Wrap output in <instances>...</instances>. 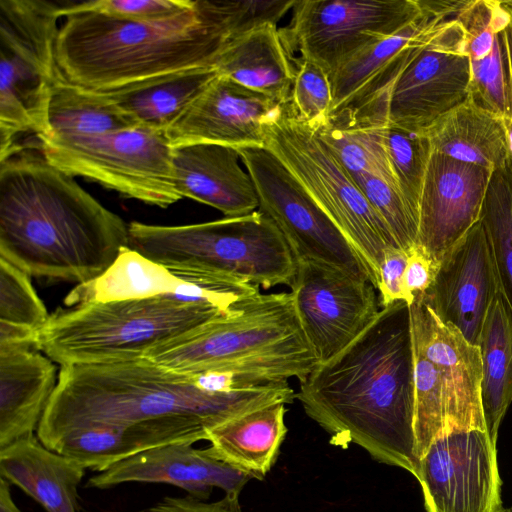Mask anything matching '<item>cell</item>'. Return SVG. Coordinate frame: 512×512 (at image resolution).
<instances>
[{
  "label": "cell",
  "mask_w": 512,
  "mask_h": 512,
  "mask_svg": "<svg viewBox=\"0 0 512 512\" xmlns=\"http://www.w3.org/2000/svg\"><path fill=\"white\" fill-rule=\"evenodd\" d=\"M507 135L508 154L512 162V118L503 119Z\"/></svg>",
  "instance_id": "cell-48"
},
{
  "label": "cell",
  "mask_w": 512,
  "mask_h": 512,
  "mask_svg": "<svg viewBox=\"0 0 512 512\" xmlns=\"http://www.w3.org/2000/svg\"><path fill=\"white\" fill-rule=\"evenodd\" d=\"M253 477L192 443L159 446L122 460L89 478L87 487L107 489L123 483H164L207 499L214 488L239 496Z\"/></svg>",
  "instance_id": "cell-21"
},
{
  "label": "cell",
  "mask_w": 512,
  "mask_h": 512,
  "mask_svg": "<svg viewBox=\"0 0 512 512\" xmlns=\"http://www.w3.org/2000/svg\"><path fill=\"white\" fill-rule=\"evenodd\" d=\"M439 266L418 245L409 251L408 262L404 275L407 305L415 298L424 296L434 283Z\"/></svg>",
  "instance_id": "cell-44"
},
{
  "label": "cell",
  "mask_w": 512,
  "mask_h": 512,
  "mask_svg": "<svg viewBox=\"0 0 512 512\" xmlns=\"http://www.w3.org/2000/svg\"><path fill=\"white\" fill-rule=\"evenodd\" d=\"M138 126L103 93L72 85L54 86L47 110V132L36 138L92 136Z\"/></svg>",
  "instance_id": "cell-32"
},
{
  "label": "cell",
  "mask_w": 512,
  "mask_h": 512,
  "mask_svg": "<svg viewBox=\"0 0 512 512\" xmlns=\"http://www.w3.org/2000/svg\"><path fill=\"white\" fill-rule=\"evenodd\" d=\"M187 285L165 267L125 247L101 276L78 284L66 297L65 305L183 295Z\"/></svg>",
  "instance_id": "cell-31"
},
{
  "label": "cell",
  "mask_w": 512,
  "mask_h": 512,
  "mask_svg": "<svg viewBox=\"0 0 512 512\" xmlns=\"http://www.w3.org/2000/svg\"><path fill=\"white\" fill-rule=\"evenodd\" d=\"M480 221L489 237L502 295L512 312V162L491 174Z\"/></svg>",
  "instance_id": "cell-33"
},
{
  "label": "cell",
  "mask_w": 512,
  "mask_h": 512,
  "mask_svg": "<svg viewBox=\"0 0 512 512\" xmlns=\"http://www.w3.org/2000/svg\"><path fill=\"white\" fill-rule=\"evenodd\" d=\"M195 0H93L62 4L61 13L98 12L134 21L163 20L188 11Z\"/></svg>",
  "instance_id": "cell-42"
},
{
  "label": "cell",
  "mask_w": 512,
  "mask_h": 512,
  "mask_svg": "<svg viewBox=\"0 0 512 512\" xmlns=\"http://www.w3.org/2000/svg\"><path fill=\"white\" fill-rule=\"evenodd\" d=\"M237 151L254 183L259 210L280 229L297 261L324 262L373 284L351 243L274 153L265 146Z\"/></svg>",
  "instance_id": "cell-13"
},
{
  "label": "cell",
  "mask_w": 512,
  "mask_h": 512,
  "mask_svg": "<svg viewBox=\"0 0 512 512\" xmlns=\"http://www.w3.org/2000/svg\"><path fill=\"white\" fill-rule=\"evenodd\" d=\"M49 317L31 276L0 257V323L37 334Z\"/></svg>",
  "instance_id": "cell-37"
},
{
  "label": "cell",
  "mask_w": 512,
  "mask_h": 512,
  "mask_svg": "<svg viewBox=\"0 0 512 512\" xmlns=\"http://www.w3.org/2000/svg\"><path fill=\"white\" fill-rule=\"evenodd\" d=\"M423 135L432 151L492 172L509 159L503 119L469 99L440 117Z\"/></svg>",
  "instance_id": "cell-28"
},
{
  "label": "cell",
  "mask_w": 512,
  "mask_h": 512,
  "mask_svg": "<svg viewBox=\"0 0 512 512\" xmlns=\"http://www.w3.org/2000/svg\"><path fill=\"white\" fill-rule=\"evenodd\" d=\"M353 178L387 225L398 247L409 252L417 243L419 220L398 186L370 174Z\"/></svg>",
  "instance_id": "cell-39"
},
{
  "label": "cell",
  "mask_w": 512,
  "mask_h": 512,
  "mask_svg": "<svg viewBox=\"0 0 512 512\" xmlns=\"http://www.w3.org/2000/svg\"><path fill=\"white\" fill-rule=\"evenodd\" d=\"M34 148L53 166L162 208L182 197L166 131L145 126L92 136L36 138Z\"/></svg>",
  "instance_id": "cell-10"
},
{
  "label": "cell",
  "mask_w": 512,
  "mask_h": 512,
  "mask_svg": "<svg viewBox=\"0 0 512 512\" xmlns=\"http://www.w3.org/2000/svg\"><path fill=\"white\" fill-rule=\"evenodd\" d=\"M408 308L412 345L435 366L441 378L446 435L487 431L479 347L456 327L443 322L423 296L415 298Z\"/></svg>",
  "instance_id": "cell-17"
},
{
  "label": "cell",
  "mask_w": 512,
  "mask_h": 512,
  "mask_svg": "<svg viewBox=\"0 0 512 512\" xmlns=\"http://www.w3.org/2000/svg\"><path fill=\"white\" fill-rule=\"evenodd\" d=\"M265 147L274 153L329 216L367 265L377 289L390 248H399L387 225L314 128L290 102L266 127Z\"/></svg>",
  "instance_id": "cell-9"
},
{
  "label": "cell",
  "mask_w": 512,
  "mask_h": 512,
  "mask_svg": "<svg viewBox=\"0 0 512 512\" xmlns=\"http://www.w3.org/2000/svg\"><path fill=\"white\" fill-rule=\"evenodd\" d=\"M128 224L33 145L0 160V257L31 277L83 284L128 247Z\"/></svg>",
  "instance_id": "cell-2"
},
{
  "label": "cell",
  "mask_w": 512,
  "mask_h": 512,
  "mask_svg": "<svg viewBox=\"0 0 512 512\" xmlns=\"http://www.w3.org/2000/svg\"><path fill=\"white\" fill-rule=\"evenodd\" d=\"M145 357L189 376L229 373L252 386L300 382L319 363L291 292H257L229 312L153 347Z\"/></svg>",
  "instance_id": "cell-5"
},
{
  "label": "cell",
  "mask_w": 512,
  "mask_h": 512,
  "mask_svg": "<svg viewBox=\"0 0 512 512\" xmlns=\"http://www.w3.org/2000/svg\"><path fill=\"white\" fill-rule=\"evenodd\" d=\"M423 10V0H296L290 24L280 33L290 54L298 51L330 76Z\"/></svg>",
  "instance_id": "cell-12"
},
{
  "label": "cell",
  "mask_w": 512,
  "mask_h": 512,
  "mask_svg": "<svg viewBox=\"0 0 512 512\" xmlns=\"http://www.w3.org/2000/svg\"><path fill=\"white\" fill-rule=\"evenodd\" d=\"M294 79L290 104L296 115L311 128L324 125L332 107V91L329 76L313 61L292 58Z\"/></svg>",
  "instance_id": "cell-40"
},
{
  "label": "cell",
  "mask_w": 512,
  "mask_h": 512,
  "mask_svg": "<svg viewBox=\"0 0 512 512\" xmlns=\"http://www.w3.org/2000/svg\"><path fill=\"white\" fill-rule=\"evenodd\" d=\"M56 385V366L36 347L0 346V449L37 431Z\"/></svg>",
  "instance_id": "cell-24"
},
{
  "label": "cell",
  "mask_w": 512,
  "mask_h": 512,
  "mask_svg": "<svg viewBox=\"0 0 512 512\" xmlns=\"http://www.w3.org/2000/svg\"><path fill=\"white\" fill-rule=\"evenodd\" d=\"M285 403L268 405L208 430V449L221 461L261 480L274 465L287 434Z\"/></svg>",
  "instance_id": "cell-27"
},
{
  "label": "cell",
  "mask_w": 512,
  "mask_h": 512,
  "mask_svg": "<svg viewBox=\"0 0 512 512\" xmlns=\"http://www.w3.org/2000/svg\"><path fill=\"white\" fill-rule=\"evenodd\" d=\"M283 106L218 74L166 134L173 147L200 143L235 149L264 147L266 127Z\"/></svg>",
  "instance_id": "cell-18"
},
{
  "label": "cell",
  "mask_w": 512,
  "mask_h": 512,
  "mask_svg": "<svg viewBox=\"0 0 512 512\" xmlns=\"http://www.w3.org/2000/svg\"><path fill=\"white\" fill-rule=\"evenodd\" d=\"M414 362L415 456L421 459L438 438L446 435L443 388L435 366L412 345Z\"/></svg>",
  "instance_id": "cell-35"
},
{
  "label": "cell",
  "mask_w": 512,
  "mask_h": 512,
  "mask_svg": "<svg viewBox=\"0 0 512 512\" xmlns=\"http://www.w3.org/2000/svg\"><path fill=\"white\" fill-rule=\"evenodd\" d=\"M384 143L392 172L406 202L418 216L423 183L432 154L425 135L415 134L387 125Z\"/></svg>",
  "instance_id": "cell-36"
},
{
  "label": "cell",
  "mask_w": 512,
  "mask_h": 512,
  "mask_svg": "<svg viewBox=\"0 0 512 512\" xmlns=\"http://www.w3.org/2000/svg\"><path fill=\"white\" fill-rule=\"evenodd\" d=\"M217 75L213 66L199 67L101 93L137 125L166 131Z\"/></svg>",
  "instance_id": "cell-29"
},
{
  "label": "cell",
  "mask_w": 512,
  "mask_h": 512,
  "mask_svg": "<svg viewBox=\"0 0 512 512\" xmlns=\"http://www.w3.org/2000/svg\"><path fill=\"white\" fill-rule=\"evenodd\" d=\"M277 24L231 39L213 67L219 75L285 105L290 102L294 66Z\"/></svg>",
  "instance_id": "cell-26"
},
{
  "label": "cell",
  "mask_w": 512,
  "mask_h": 512,
  "mask_svg": "<svg viewBox=\"0 0 512 512\" xmlns=\"http://www.w3.org/2000/svg\"><path fill=\"white\" fill-rule=\"evenodd\" d=\"M85 467L47 448L37 435L0 449V476L18 486L47 512H78V487Z\"/></svg>",
  "instance_id": "cell-25"
},
{
  "label": "cell",
  "mask_w": 512,
  "mask_h": 512,
  "mask_svg": "<svg viewBox=\"0 0 512 512\" xmlns=\"http://www.w3.org/2000/svg\"><path fill=\"white\" fill-rule=\"evenodd\" d=\"M470 59L456 15L409 62L394 84L387 125L423 135L440 117L468 99Z\"/></svg>",
  "instance_id": "cell-14"
},
{
  "label": "cell",
  "mask_w": 512,
  "mask_h": 512,
  "mask_svg": "<svg viewBox=\"0 0 512 512\" xmlns=\"http://www.w3.org/2000/svg\"><path fill=\"white\" fill-rule=\"evenodd\" d=\"M315 130L352 177L370 174L397 185L384 143V127H346L327 121Z\"/></svg>",
  "instance_id": "cell-34"
},
{
  "label": "cell",
  "mask_w": 512,
  "mask_h": 512,
  "mask_svg": "<svg viewBox=\"0 0 512 512\" xmlns=\"http://www.w3.org/2000/svg\"><path fill=\"white\" fill-rule=\"evenodd\" d=\"M128 247L194 284L238 279L263 289L291 286L298 261L262 211L177 226L128 224Z\"/></svg>",
  "instance_id": "cell-6"
},
{
  "label": "cell",
  "mask_w": 512,
  "mask_h": 512,
  "mask_svg": "<svg viewBox=\"0 0 512 512\" xmlns=\"http://www.w3.org/2000/svg\"><path fill=\"white\" fill-rule=\"evenodd\" d=\"M492 171L432 151L419 204L416 245L440 267L480 221Z\"/></svg>",
  "instance_id": "cell-19"
},
{
  "label": "cell",
  "mask_w": 512,
  "mask_h": 512,
  "mask_svg": "<svg viewBox=\"0 0 512 512\" xmlns=\"http://www.w3.org/2000/svg\"><path fill=\"white\" fill-rule=\"evenodd\" d=\"M237 149L217 144H189L173 148L176 189L187 197L237 217L256 211L254 183L239 163Z\"/></svg>",
  "instance_id": "cell-23"
},
{
  "label": "cell",
  "mask_w": 512,
  "mask_h": 512,
  "mask_svg": "<svg viewBox=\"0 0 512 512\" xmlns=\"http://www.w3.org/2000/svg\"><path fill=\"white\" fill-rule=\"evenodd\" d=\"M408 257L409 252L401 248H390L386 251L380 267L377 286L381 307L398 301H404L407 304L404 275Z\"/></svg>",
  "instance_id": "cell-43"
},
{
  "label": "cell",
  "mask_w": 512,
  "mask_h": 512,
  "mask_svg": "<svg viewBox=\"0 0 512 512\" xmlns=\"http://www.w3.org/2000/svg\"><path fill=\"white\" fill-rule=\"evenodd\" d=\"M295 394L288 381L209 391L197 376L171 371L146 357L65 365L36 432L47 447L79 428L126 426L171 416L196 417L211 429L268 405L290 404Z\"/></svg>",
  "instance_id": "cell-3"
},
{
  "label": "cell",
  "mask_w": 512,
  "mask_h": 512,
  "mask_svg": "<svg viewBox=\"0 0 512 512\" xmlns=\"http://www.w3.org/2000/svg\"><path fill=\"white\" fill-rule=\"evenodd\" d=\"M501 512H512V508H503Z\"/></svg>",
  "instance_id": "cell-49"
},
{
  "label": "cell",
  "mask_w": 512,
  "mask_h": 512,
  "mask_svg": "<svg viewBox=\"0 0 512 512\" xmlns=\"http://www.w3.org/2000/svg\"><path fill=\"white\" fill-rule=\"evenodd\" d=\"M0 512H21L12 499L10 483L0 478Z\"/></svg>",
  "instance_id": "cell-47"
},
{
  "label": "cell",
  "mask_w": 512,
  "mask_h": 512,
  "mask_svg": "<svg viewBox=\"0 0 512 512\" xmlns=\"http://www.w3.org/2000/svg\"><path fill=\"white\" fill-rule=\"evenodd\" d=\"M295 398L331 443L356 444L377 462L416 477L408 305L381 307L356 338L313 368Z\"/></svg>",
  "instance_id": "cell-1"
},
{
  "label": "cell",
  "mask_w": 512,
  "mask_h": 512,
  "mask_svg": "<svg viewBox=\"0 0 512 512\" xmlns=\"http://www.w3.org/2000/svg\"><path fill=\"white\" fill-rule=\"evenodd\" d=\"M141 512H242L239 496L227 495L214 502L187 495L184 497H165L157 504Z\"/></svg>",
  "instance_id": "cell-45"
},
{
  "label": "cell",
  "mask_w": 512,
  "mask_h": 512,
  "mask_svg": "<svg viewBox=\"0 0 512 512\" xmlns=\"http://www.w3.org/2000/svg\"><path fill=\"white\" fill-rule=\"evenodd\" d=\"M63 18L56 38L60 76L95 92L213 66L222 48L239 35L233 1L195 0L188 11L157 21L92 11Z\"/></svg>",
  "instance_id": "cell-4"
},
{
  "label": "cell",
  "mask_w": 512,
  "mask_h": 512,
  "mask_svg": "<svg viewBox=\"0 0 512 512\" xmlns=\"http://www.w3.org/2000/svg\"><path fill=\"white\" fill-rule=\"evenodd\" d=\"M62 4L48 0L0 1V160L21 144L20 135L47 132V110L61 79L56 38Z\"/></svg>",
  "instance_id": "cell-8"
},
{
  "label": "cell",
  "mask_w": 512,
  "mask_h": 512,
  "mask_svg": "<svg viewBox=\"0 0 512 512\" xmlns=\"http://www.w3.org/2000/svg\"><path fill=\"white\" fill-rule=\"evenodd\" d=\"M500 294L493 249L479 221L444 257L423 298L443 322L477 345L485 315Z\"/></svg>",
  "instance_id": "cell-20"
},
{
  "label": "cell",
  "mask_w": 512,
  "mask_h": 512,
  "mask_svg": "<svg viewBox=\"0 0 512 512\" xmlns=\"http://www.w3.org/2000/svg\"><path fill=\"white\" fill-rule=\"evenodd\" d=\"M209 425L190 416H171L126 426L83 427L59 437L47 448L101 472L143 451L174 443L207 440Z\"/></svg>",
  "instance_id": "cell-22"
},
{
  "label": "cell",
  "mask_w": 512,
  "mask_h": 512,
  "mask_svg": "<svg viewBox=\"0 0 512 512\" xmlns=\"http://www.w3.org/2000/svg\"><path fill=\"white\" fill-rule=\"evenodd\" d=\"M424 1L411 24L359 52L330 76L329 121L346 127L387 126L390 93L402 71L465 1Z\"/></svg>",
  "instance_id": "cell-11"
},
{
  "label": "cell",
  "mask_w": 512,
  "mask_h": 512,
  "mask_svg": "<svg viewBox=\"0 0 512 512\" xmlns=\"http://www.w3.org/2000/svg\"><path fill=\"white\" fill-rule=\"evenodd\" d=\"M487 431L438 438L419 459L416 479L426 512H501L497 448Z\"/></svg>",
  "instance_id": "cell-16"
},
{
  "label": "cell",
  "mask_w": 512,
  "mask_h": 512,
  "mask_svg": "<svg viewBox=\"0 0 512 512\" xmlns=\"http://www.w3.org/2000/svg\"><path fill=\"white\" fill-rule=\"evenodd\" d=\"M502 5L508 15L507 24L501 31V37L505 51L508 80L512 99V1H502Z\"/></svg>",
  "instance_id": "cell-46"
},
{
  "label": "cell",
  "mask_w": 512,
  "mask_h": 512,
  "mask_svg": "<svg viewBox=\"0 0 512 512\" xmlns=\"http://www.w3.org/2000/svg\"><path fill=\"white\" fill-rule=\"evenodd\" d=\"M482 359L481 398L486 429L497 445L498 430L512 403V312L502 294L491 303L477 341Z\"/></svg>",
  "instance_id": "cell-30"
},
{
  "label": "cell",
  "mask_w": 512,
  "mask_h": 512,
  "mask_svg": "<svg viewBox=\"0 0 512 512\" xmlns=\"http://www.w3.org/2000/svg\"><path fill=\"white\" fill-rule=\"evenodd\" d=\"M290 288L300 324L319 362L347 346L380 310L370 281L320 261L298 260Z\"/></svg>",
  "instance_id": "cell-15"
},
{
  "label": "cell",
  "mask_w": 512,
  "mask_h": 512,
  "mask_svg": "<svg viewBox=\"0 0 512 512\" xmlns=\"http://www.w3.org/2000/svg\"><path fill=\"white\" fill-rule=\"evenodd\" d=\"M229 311L179 294L82 303L51 314L35 347L60 366L136 360Z\"/></svg>",
  "instance_id": "cell-7"
},
{
  "label": "cell",
  "mask_w": 512,
  "mask_h": 512,
  "mask_svg": "<svg viewBox=\"0 0 512 512\" xmlns=\"http://www.w3.org/2000/svg\"><path fill=\"white\" fill-rule=\"evenodd\" d=\"M461 26L465 49L470 60H480L492 50L497 33L502 31L508 20L502 1H465L456 14Z\"/></svg>",
  "instance_id": "cell-41"
},
{
  "label": "cell",
  "mask_w": 512,
  "mask_h": 512,
  "mask_svg": "<svg viewBox=\"0 0 512 512\" xmlns=\"http://www.w3.org/2000/svg\"><path fill=\"white\" fill-rule=\"evenodd\" d=\"M468 99L502 119L512 118V99L501 31L491 52L480 60H470Z\"/></svg>",
  "instance_id": "cell-38"
}]
</instances>
